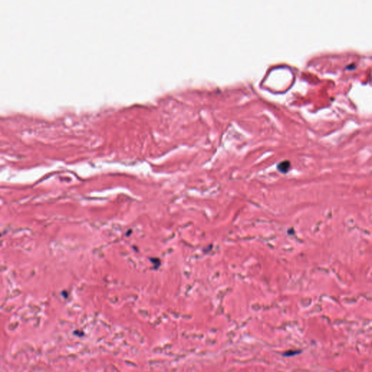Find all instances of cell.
I'll return each instance as SVG.
<instances>
[{
  "mask_svg": "<svg viewBox=\"0 0 372 372\" xmlns=\"http://www.w3.org/2000/svg\"><path fill=\"white\" fill-rule=\"evenodd\" d=\"M291 168V163L289 161H283L277 165L278 170L281 173H287Z\"/></svg>",
  "mask_w": 372,
  "mask_h": 372,
  "instance_id": "1",
  "label": "cell"
},
{
  "mask_svg": "<svg viewBox=\"0 0 372 372\" xmlns=\"http://www.w3.org/2000/svg\"><path fill=\"white\" fill-rule=\"evenodd\" d=\"M301 350H288V351H286V353H284V355H283V356L286 357L294 356H296V355H298L300 354V353H301Z\"/></svg>",
  "mask_w": 372,
  "mask_h": 372,
  "instance_id": "2",
  "label": "cell"
}]
</instances>
